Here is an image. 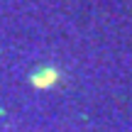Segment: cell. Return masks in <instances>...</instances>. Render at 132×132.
<instances>
[{
    "instance_id": "1",
    "label": "cell",
    "mask_w": 132,
    "mask_h": 132,
    "mask_svg": "<svg viewBox=\"0 0 132 132\" xmlns=\"http://www.w3.org/2000/svg\"><path fill=\"white\" fill-rule=\"evenodd\" d=\"M32 83L37 86V88L47 90L52 88L54 83H59V69H52V66H47V69H39L32 73Z\"/></svg>"
}]
</instances>
